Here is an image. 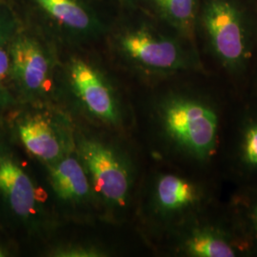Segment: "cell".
Returning <instances> with one entry per match:
<instances>
[{
	"instance_id": "cell-1",
	"label": "cell",
	"mask_w": 257,
	"mask_h": 257,
	"mask_svg": "<svg viewBox=\"0 0 257 257\" xmlns=\"http://www.w3.org/2000/svg\"><path fill=\"white\" fill-rule=\"evenodd\" d=\"M153 119L158 138L172 154L201 166L216 155L220 109L210 96L191 91L167 93L156 102Z\"/></svg>"
},
{
	"instance_id": "cell-2",
	"label": "cell",
	"mask_w": 257,
	"mask_h": 257,
	"mask_svg": "<svg viewBox=\"0 0 257 257\" xmlns=\"http://www.w3.org/2000/svg\"><path fill=\"white\" fill-rule=\"evenodd\" d=\"M200 21L213 56L231 74L243 72L252 55L247 18L234 0H203Z\"/></svg>"
},
{
	"instance_id": "cell-3",
	"label": "cell",
	"mask_w": 257,
	"mask_h": 257,
	"mask_svg": "<svg viewBox=\"0 0 257 257\" xmlns=\"http://www.w3.org/2000/svg\"><path fill=\"white\" fill-rule=\"evenodd\" d=\"M74 153L89 176L92 190L111 209L128 206L134 186V167L117 148L95 138L75 140Z\"/></svg>"
},
{
	"instance_id": "cell-4",
	"label": "cell",
	"mask_w": 257,
	"mask_h": 257,
	"mask_svg": "<svg viewBox=\"0 0 257 257\" xmlns=\"http://www.w3.org/2000/svg\"><path fill=\"white\" fill-rule=\"evenodd\" d=\"M118 48L130 63L147 74H173L196 64L195 55L178 40L149 28H138L123 34Z\"/></svg>"
},
{
	"instance_id": "cell-5",
	"label": "cell",
	"mask_w": 257,
	"mask_h": 257,
	"mask_svg": "<svg viewBox=\"0 0 257 257\" xmlns=\"http://www.w3.org/2000/svg\"><path fill=\"white\" fill-rule=\"evenodd\" d=\"M12 83L24 101H42L54 84V60L50 51L30 36L16 37L10 47Z\"/></svg>"
},
{
	"instance_id": "cell-6",
	"label": "cell",
	"mask_w": 257,
	"mask_h": 257,
	"mask_svg": "<svg viewBox=\"0 0 257 257\" xmlns=\"http://www.w3.org/2000/svg\"><path fill=\"white\" fill-rule=\"evenodd\" d=\"M207 201L202 185L174 173H161L153 181L149 204L156 219L182 225L200 215Z\"/></svg>"
},
{
	"instance_id": "cell-7",
	"label": "cell",
	"mask_w": 257,
	"mask_h": 257,
	"mask_svg": "<svg viewBox=\"0 0 257 257\" xmlns=\"http://www.w3.org/2000/svg\"><path fill=\"white\" fill-rule=\"evenodd\" d=\"M71 90L80 109L92 119L117 127L123 113L118 99L103 74L81 58L74 59L68 69Z\"/></svg>"
},
{
	"instance_id": "cell-8",
	"label": "cell",
	"mask_w": 257,
	"mask_h": 257,
	"mask_svg": "<svg viewBox=\"0 0 257 257\" xmlns=\"http://www.w3.org/2000/svg\"><path fill=\"white\" fill-rule=\"evenodd\" d=\"M178 249L191 257H232L248 252L250 242L240 230L197 215L181 225Z\"/></svg>"
},
{
	"instance_id": "cell-9",
	"label": "cell",
	"mask_w": 257,
	"mask_h": 257,
	"mask_svg": "<svg viewBox=\"0 0 257 257\" xmlns=\"http://www.w3.org/2000/svg\"><path fill=\"white\" fill-rule=\"evenodd\" d=\"M0 202L17 219H35L40 198L35 181L6 144L0 143Z\"/></svg>"
},
{
	"instance_id": "cell-10",
	"label": "cell",
	"mask_w": 257,
	"mask_h": 257,
	"mask_svg": "<svg viewBox=\"0 0 257 257\" xmlns=\"http://www.w3.org/2000/svg\"><path fill=\"white\" fill-rule=\"evenodd\" d=\"M17 131L28 153L46 165L55 163L72 152L63 133L44 115L30 114L22 117Z\"/></svg>"
},
{
	"instance_id": "cell-11",
	"label": "cell",
	"mask_w": 257,
	"mask_h": 257,
	"mask_svg": "<svg viewBox=\"0 0 257 257\" xmlns=\"http://www.w3.org/2000/svg\"><path fill=\"white\" fill-rule=\"evenodd\" d=\"M47 167L51 187L65 205L80 207L95 197L89 176L74 150Z\"/></svg>"
},
{
	"instance_id": "cell-12",
	"label": "cell",
	"mask_w": 257,
	"mask_h": 257,
	"mask_svg": "<svg viewBox=\"0 0 257 257\" xmlns=\"http://www.w3.org/2000/svg\"><path fill=\"white\" fill-rule=\"evenodd\" d=\"M39 8L65 29L78 34L95 33L98 24L79 0H35Z\"/></svg>"
},
{
	"instance_id": "cell-13",
	"label": "cell",
	"mask_w": 257,
	"mask_h": 257,
	"mask_svg": "<svg viewBox=\"0 0 257 257\" xmlns=\"http://www.w3.org/2000/svg\"><path fill=\"white\" fill-rule=\"evenodd\" d=\"M157 12L184 38L192 40L197 16V0H152Z\"/></svg>"
},
{
	"instance_id": "cell-14",
	"label": "cell",
	"mask_w": 257,
	"mask_h": 257,
	"mask_svg": "<svg viewBox=\"0 0 257 257\" xmlns=\"http://www.w3.org/2000/svg\"><path fill=\"white\" fill-rule=\"evenodd\" d=\"M234 160L242 173L257 175V112L248 114L239 126Z\"/></svg>"
},
{
	"instance_id": "cell-15",
	"label": "cell",
	"mask_w": 257,
	"mask_h": 257,
	"mask_svg": "<svg viewBox=\"0 0 257 257\" xmlns=\"http://www.w3.org/2000/svg\"><path fill=\"white\" fill-rule=\"evenodd\" d=\"M6 33L0 30V114L12 109L16 98L13 94L9 83L11 77V57L10 47Z\"/></svg>"
},
{
	"instance_id": "cell-16",
	"label": "cell",
	"mask_w": 257,
	"mask_h": 257,
	"mask_svg": "<svg viewBox=\"0 0 257 257\" xmlns=\"http://www.w3.org/2000/svg\"><path fill=\"white\" fill-rule=\"evenodd\" d=\"M239 214L243 223V233L251 245L257 246V198L248 199L240 205Z\"/></svg>"
},
{
	"instance_id": "cell-17",
	"label": "cell",
	"mask_w": 257,
	"mask_h": 257,
	"mask_svg": "<svg viewBox=\"0 0 257 257\" xmlns=\"http://www.w3.org/2000/svg\"><path fill=\"white\" fill-rule=\"evenodd\" d=\"M54 256L57 257H99L104 252L99 248L91 246H67L57 248L53 251Z\"/></svg>"
},
{
	"instance_id": "cell-18",
	"label": "cell",
	"mask_w": 257,
	"mask_h": 257,
	"mask_svg": "<svg viewBox=\"0 0 257 257\" xmlns=\"http://www.w3.org/2000/svg\"><path fill=\"white\" fill-rule=\"evenodd\" d=\"M3 256H5V252H4V250L0 247V257Z\"/></svg>"
}]
</instances>
